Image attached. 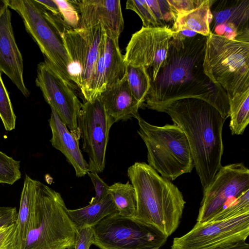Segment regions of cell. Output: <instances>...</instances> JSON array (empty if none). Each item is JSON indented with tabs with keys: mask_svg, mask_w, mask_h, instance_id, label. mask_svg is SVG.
Instances as JSON below:
<instances>
[{
	"mask_svg": "<svg viewBox=\"0 0 249 249\" xmlns=\"http://www.w3.org/2000/svg\"><path fill=\"white\" fill-rule=\"evenodd\" d=\"M93 245L100 249H150L160 248L167 238L147 228L134 218L114 213L92 227Z\"/></svg>",
	"mask_w": 249,
	"mask_h": 249,
	"instance_id": "9",
	"label": "cell"
},
{
	"mask_svg": "<svg viewBox=\"0 0 249 249\" xmlns=\"http://www.w3.org/2000/svg\"><path fill=\"white\" fill-rule=\"evenodd\" d=\"M204 71L225 91L228 100L249 90V30L229 39L207 36Z\"/></svg>",
	"mask_w": 249,
	"mask_h": 249,
	"instance_id": "4",
	"label": "cell"
},
{
	"mask_svg": "<svg viewBox=\"0 0 249 249\" xmlns=\"http://www.w3.org/2000/svg\"><path fill=\"white\" fill-rule=\"evenodd\" d=\"M49 119L52 136V146L65 156L73 167L77 177L85 176L89 171V164L79 148V139L73 135L52 108Z\"/></svg>",
	"mask_w": 249,
	"mask_h": 249,
	"instance_id": "17",
	"label": "cell"
},
{
	"mask_svg": "<svg viewBox=\"0 0 249 249\" xmlns=\"http://www.w3.org/2000/svg\"><path fill=\"white\" fill-rule=\"evenodd\" d=\"M232 135H242L249 123V90L229 99Z\"/></svg>",
	"mask_w": 249,
	"mask_h": 249,
	"instance_id": "24",
	"label": "cell"
},
{
	"mask_svg": "<svg viewBox=\"0 0 249 249\" xmlns=\"http://www.w3.org/2000/svg\"><path fill=\"white\" fill-rule=\"evenodd\" d=\"M106 32L100 24L89 28L65 29L62 36L70 59L69 73L86 100Z\"/></svg>",
	"mask_w": 249,
	"mask_h": 249,
	"instance_id": "8",
	"label": "cell"
},
{
	"mask_svg": "<svg viewBox=\"0 0 249 249\" xmlns=\"http://www.w3.org/2000/svg\"><path fill=\"white\" fill-rule=\"evenodd\" d=\"M136 195L134 218L168 238L178 228L186 201L179 189L144 162L127 169Z\"/></svg>",
	"mask_w": 249,
	"mask_h": 249,
	"instance_id": "3",
	"label": "cell"
},
{
	"mask_svg": "<svg viewBox=\"0 0 249 249\" xmlns=\"http://www.w3.org/2000/svg\"><path fill=\"white\" fill-rule=\"evenodd\" d=\"M71 219L78 230L92 227L105 217L118 213L117 207L110 194L102 200L90 203L84 207L68 210Z\"/></svg>",
	"mask_w": 249,
	"mask_h": 249,
	"instance_id": "21",
	"label": "cell"
},
{
	"mask_svg": "<svg viewBox=\"0 0 249 249\" xmlns=\"http://www.w3.org/2000/svg\"><path fill=\"white\" fill-rule=\"evenodd\" d=\"M0 118L6 131L15 128L16 116L8 92L4 86L0 72Z\"/></svg>",
	"mask_w": 249,
	"mask_h": 249,
	"instance_id": "29",
	"label": "cell"
},
{
	"mask_svg": "<svg viewBox=\"0 0 249 249\" xmlns=\"http://www.w3.org/2000/svg\"><path fill=\"white\" fill-rule=\"evenodd\" d=\"M36 180L25 175L21 191L19 212L16 224V242L18 249H22L31 230L36 213Z\"/></svg>",
	"mask_w": 249,
	"mask_h": 249,
	"instance_id": "20",
	"label": "cell"
},
{
	"mask_svg": "<svg viewBox=\"0 0 249 249\" xmlns=\"http://www.w3.org/2000/svg\"><path fill=\"white\" fill-rule=\"evenodd\" d=\"M137 132L147 150L148 165L170 181L190 173L194 167L187 137L176 124H151L141 116L137 118Z\"/></svg>",
	"mask_w": 249,
	"mask_h": 249,
	"instance_id": "7",
	"label": "cell"
},
{
	"mask_svg": "<svg viewBox=\"0 0 249 249\" xmlns=\"http://www.w3.org/2000/svg\"><path fill=\"white\" fill-rule=\"evenodd\" d=\"M36 0L48 11L53 15L61 17L59 6L55 1V0Z\"/></svg>",
	"mask_w": 249,
	"mask_h": 249,
	"instance_id": "37",
	"label": "cell"
},
{
	"mask_svg": "<svg viewBox=\"0 0 249 249\" xmlns=\"http://www.w3.org/2000/svg\"><path fill=\"white\" fill-rule=\"evenodd\" d=\"M80 17V28L101 24L107 35L119 43L124 19L119 0H75Z\"/></svg>",
	"mask_w": 249,
	"mask_h": 249,
	"instance_id": "15",
	"label": "cell"
},
{
	"mask_svg": "<svg viewBox=\"0 0 249 249\" xmlns=\"http://www.w3.org/2000/svg\"><path fill=\"white\" fill-rule=\"evenodd\" d=\"M249 213L222 220L197 222L187 233L174 238L172 249H214L246 241Z\"/></svg>",
	"mask_w": 249,
	"mask_h": 249,
	"instance_id": "10",
	"label": "cell"
},
{
	"mask_svg": "<svg viewBox=\"0 0 249 249\" xmlns=\"http://www.w3.org/2000/svg\"><path fill=\"white\" fill-rule=\"evenodd\" d=\"M210 30L218 24H232L240 32L249 29V0H210Z\"/></svg>",
	"mask_w": 249,
	"mask_h": 249,
	"instance_id": "19",
	"label": "cell"
},
{
	"mask_svg": "<svg viewBox=\"0 0 249 249\" xmlns=\"http://www.w3.org/2000/svg\"><path fill=\"white\" fill-rule=\"evenodd\" d=\"M207 36L179 37L173 36L164 66L151 82L144 106L158 112L185 98L204 100L222 116L229 117L228 96L223 88L205 74L203 63Z\"/></svg>",
	"mask_w": 249,
	"mask_h": 249,
	"instance_id": "1",
	"label": "cell"
},
{
	"mask_svg": "<svg viewBox=\"0 0 249 249\" xmlns=\"http://www.w3.org/2000/svg\"><path fill=\"white\" fill-rule=\"evenodd\" d=\"M126 9L134 11L141 18L144 27H157L146 0H128Z\"/></svg>",
	"mask_w": 249,
	"mask_h": 249,
	"instance_id": "31",
	"label": "cell"
},
{
	"mask_svg": "<svg viewBox=\"0 0 249 249\" xmlns=\"http://www.w3.org/2000/svg\"><path fill=\"white\" fill-rule=\"evenodd\" d=\"M35 82L45 101L70 132L80 140L78 118L82 104L72 88L53 67L44 61L37 65Z\"/></svg>",
	"mask_w": 249,
	"mask_h": 249,
	"instance_id": "13",
	"label": "cell"
},
{
	"mask_svg": "<svg viewBox=\"0 0 249 249\" xmlns=\"http://www.w3.org/2000/svg\"><path fill=\"white\" fill-rule=\"evenodd\" d=\"M8 7L7 0H0V17Z\"/></svg>",
	"mask_w": 249,
	"mask_h": 249,
	"instance_id": "39",
	"label": "cell"
},
{
	"mask_svg": "<svg viewBox=\"0 0 249 249\" xmlns=\"http://www.w3.org/2000/svg\"><path fill=\"white\" fill-rule=\"evenodd\" d=\"M125 65V75L129 89L141 108L150 88V78L143 67Z\"/></svg>",
	"mask_w": 249,
	"mask_h": 249,
	"instance_id": "26",
	"label": "cell"
},
{
	"mask_svg": "<svg viewBox=\"0 0 249 249\" xmlns=\"http://www.w3.org/2000/svg\"><path fill=\"white\" fill-rule=\"evenodd\" d=\"M0 72L7 75L26 98L29 96L23 79V60L14 35L9 7L0 17Z\"/></svg>",
	"mask_w": 249,
	"mask_h": 249,
	"instance_id": "16",
	"label": "cell"
},
{
	"mask_svg": "<svg viewBox=\"0 0 249 249\" xmlns=\"http://www.w3.org/2000/svg\"><path fill=\"white\" fill-rule=\"evenodd\" d=\"M210 0H203L196 9L178 15L171 28L172 31L178 32L188 30L205 36L210 34V23L211 14Z\"/></svg>",
	"mask_w": 249,
	"mask_h": 249,
	"instance_id": "23",
	"label": "cell"
},
{
	"mask_svg": "<svg viewBox=\"0 0 249 249\" xmlns=\"http://www.w3.org/2000/svg\"><path fill=\"white\" fill-rule=\"evenodd\" d=\"M60 11L61 16L70 29H79L80 17L76 0H55Z\"/></svg>",
	"mask_w": 249,
	"mask_h": 249,
	"instance_id": "30",
	"label": "cell"
},
{
	"mask_svg": "<svg viewBox=\"0 0 249 249\" xmlns=\"http://www.w3.org/2000/svg\"><path fill=\"white\" fill-rule=\"evenodd\" d=\"M0 249H18L15 223L0 228Z\"/></svg>",
	"mask_w": 249,
	"mask_h": 249,
	"instance_id": "32",
	"label": "cell"
},
{
	"mask_svg": "<svg viewBox=\"0 0 249 249\" xmlns=\"http://www.w3.org/2000/svg\"><path fill=\"white\" fill-rule=\"evenodd\" d=\"M87 174L90 178L95 191V196L91 199L89 202H98L109 194V186L99 177L98 173L88 172Z\"/></svg>",
	"mask_w": 249,
	"mask_h": 249,
	"instance_id": "33",
	"label": "cell"
},
{
	"mask_svg": "<svg viewBox=\"0 0 249 249\" xmlns=\"http://www.w3.org/2000/svg\"><path fill=\"white\" fill-rule=\"evenodd\" d=\"M36 213L22 249H74L79 230L61 195L36 180Z\"/></svg>",
	"mask_w": 249,
	"mask_h": 249,
	"instance_id": "5",
	"label": "cell"
},
{
	"mask_svg": "<svg viewBox=\"0 0 249 249\" xmlns=\"http://www.w3.org/2000/svg\"><path fill=\"white\" fill-rule=\"evenodd\" d=\"M115 123L99 98L82 104L78 124L83 150L89 157V172L103 171L109 133Z\"/></svg>",
	"mask_w": 249,
	"mask_h": 249,
	"instance_id": "11",
	"label": "cell"
},
{
	"mask_svg": "<svg viewBox=\"0 0 249 249\" xmlns=\"http://www.w3.org/2000/svg\"><path fill=\"white\" fill-rule=\"evenodd\" d=\"M107 113L115 121L137 119L140 105L132 95L125 75L107 87L98 97Z\"/></svg>",
	"mask_w": 249,
	"mask_h": 249,
	"instance_id": "18",
	"label": "cell"
},
{
	"mask_svg": "<svg viewBox=\"0 0 249 249\" xmlns=\"http://www.w3.org/2000/svg\"><path fill=\"white\" fill-rule=\"evenodd\" d=\"M94 242V232L92 227L79 230L74 249H89Z\"/></svg>",
	"mask_w": 249,
	"mask_h": 249,
	"instance_id": "34",
	"label": "cell"
},
{
	"mask_svg": "<svg viewBox=\"0 0 249 249\" xmlns=\"http://www.w3.org/2000/svg\"><path fill=\"white\" fill-rule=\"evenodd\" d=\"M108 194L113 198L119 214L134 218L137 206L136 195L129 181L125 183L116 182L109 186Z\"/></svg>",
	"mask_w": 249,
	"mask_h": 249,
	"instance_id": "25",
	"label": "cell"
},
{
	"mask_svg": "<svg viewBox=\"0 0 249 249\" xmlns=\"http://www.w3.org/2000/svg\"><path fill=\"white\" fill-rule=\"evenodd\" d=\"M102 64L106 89L125 75L126 65L119 43L106 33L102 47Z\"/></svg>",
	"mask_w": 249,
	"mask_h": 249,
	"instance_id": "22",
	"label": "cell"
},
{
	"mask_svg": "<svg viewBox=\"0 0 249 249\" xmlns=\"http://www.w3.org/2000/svg\"><path fill=\"white\" fill-rule=\"evenodd\" d=\"M20 161L0 151V183L13 184L21 178Z\"/></svg>",
	"mask_w": 249,
	"mask_h": 249,
	"instance_id": "28",
	"label": "cell"
},
{
	"mask_svg": "<svg viewBox=\"0 0 249 249\" xmlns=\"http://www.w3.org/2000/svg\"><path fill=\"white\" fill-rule=\"evenodd\" d=\"M150 249H160V248H154Z\"/></svg>",
	"mask_w": 249,
	"mask_h": 249,
	"instance_id": "40",
	"label": "cell"
},
{
	"mask_svg": "<svg viewBox=\"0 0 249 249\" xmlns=\"http://www.w3.org/2000/svg\"><path fill=\"white\" fill-rule=\"evenodd\" d=\"M168 1L178 15L196 9L203 0H168Z\"/></svg>",
	"mask_w": 249,
	"mask_h": 249,
	"instance_id": "35",
	"label": "cell"
},
{
	"mask_svg": "<svg viewBox=\"0 0 249 249\" xmlns=\"http://www.w3.org/2000/svg\"><path fill=\"white\" fill-rule=\"evenodd\" d=\"M249 189V170L243 163L221 166L203 190L197 222L209 221L229 203Z\"/></svg>",
	"mask_w": 249,
	"mask_h": 249,
	"instance_id": "12",
	"label": "cell"
},
{
	"mask_svg": "<svg viewBox=\"0 0 249 249\" xmlns=\"http://www.w3.org/2000/svg\"><path fill=\"white\" fill-rule=\"evenodd\" d=\"M174 32L170 27H144L133 34L126 49L125 64L145 68L151 82L164 66L169 41Z\"/></svg>",
	"mask_w": 249,
	"mask_h": 249,
	"instance_id": "14",
	"label": "cell"
},
{
	"mask_svg": "<svg viewBox=\"0 0 249 249\" xmlns=\"http://www.w3.org/2000/svg\"><path fill=\"white\" fill-rule=\"evenodd\" d=\"M163 112L184 132L194 167L204 190L222 166V133L226 119L213 106L197 98L177 101L167 106Z\"/></svg>",
	"mask_w": 249,
	"mask_h": 249,
	"instance_id": "2",
	"label": "cell"
},
{
	"mask_svg": "<svg viewBox=\"0 0 249 249\" xmlns=\"http://www.w3.org/2000/svg\"><path fill=\"white\" fill-rule=\"evenodd\" d=\"M214 249H249V245L246 241H243L235 244L224 245Z\"/></svg>",
	"mask_w": 249,
	"mask_h": 249,
	"instance_id": "38",
	"label": "cell"
},
{
	"mask_svg": "<svg viewBox=\"0 0 249 249\" xmlns=\"http://www.w3.org/2000/svg\"><path fill=\"white\" fill-rule=\"evenodd\" d=\"M17 216L16 208L0 206V228L15 223Z\"/></svg>",
	"mask_w": 249,
	"mask_h": 249,
	"instance_id": "36",
	"label": "cell"
},
{
	"mask_svg": "<svg viewBox=\"0 0 249 249\" xmlns=\"http://www.w3.org/2000/svg\"><path fill=\"white\" fill-rule=\"evenodd\" d=\"M9 8L21 18L27 32L50 64L73 88L69 73L70 59L62 35L68 29L62 18L43 7L36 0H7Z\"/></svg>",
	"mask_w": 249,
	"mask_h": 249,
	"instance_id": "6",
	"label": "cell"
},
{
	"mask_svg": "<svg viewBox=\"0 0 249 249\" xmlns=\"http://www.w3.org/2000/svg\"><path fill=\"white\" fill-rule=\"evenodd\" d=\"M248 213L249 189L230 201L223 210L209 221L222 220Z\"/></svg>",
	"mask_w": 249,
	"mask_h": 249,
	"instance_id": "27",
	"label": "cell"
}]
</instances>
